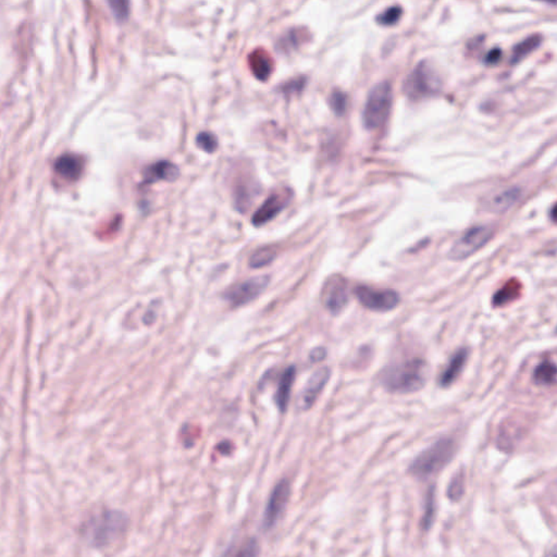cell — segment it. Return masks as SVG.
Wrapping results in <instances>:
<instances>
[{
    "label": "cell",
    "instance_id": "6da1fadb",
    "mask_svg": "<svg viewBox=\"0 0 557 557\" xmlns=\"http://www.w3.org/2000/svg\"><path fill=\"white\" fill-rule=\"evenodd\" d=\"M129 527V518L125 512L104 510L91 516L81 527V535L87 544L104 547L119 540Z\"/></svg>",
    "mask_w": 557,
    "mask_h": 557
},
{
    "label": "cell",
    "instance_id": "7a4b0ae2",
    "mask_svg": "<svg viewBox=\"0 0 557 557\" xmlns=\"http://www.w3.org/2000/svg\"><path fill=\"white\" fill-rule=\"evenodd\" d=\"M429 367L425 361L413 359L391 366L383 372V388L393 394H411L421 391L428 381Z\"/></svg>",
    "mask_w": 557,
    "mask_h": 557
},
{
    "label": "cell",
    "instance_id": "3957f363",
    "mask_svg": "<svg viewBox=\"0 0 557 557\" xmlns=\"http://www.w3.org/2000/svg\"><path fill=\"white\" fill-rule=\"evenodd\" d=\"M455 452L456 444L452 439H440L414 460L409 466V473L421 480L428 479L446 467Z\"/></svg>",
    "mask_w": 557,
    "mask_h": 557
},
{
    "label": "cell",
    "instance_id": "277c9868",
    "mask_svg": "<svg viewBox=\"0 0 557 557\" xmlns=\"http://www.w3.org/2000/svg\"><path fill=\"white\" fill-rule=\"evenodd\" d=\"M392 100L390 83L380 82L371 88L363 111V125L367 129H378L386 121L392 108Z\"/></svg>",
    "mask_w": 557,
    "mask_h": 557
},
{
    "label": "cell",
    "instance_id": "5b68a950",
    "mask_svg": "<svg viewBox=\"0 0 557 557\" xmlns=\"http://www.w3.org/2000/svg\"><path fill=\"white\" fill-rule=\"evenodd\" d=\"M440 87L441 80L438 72L429 63L423 61L416 65L411 74L408 75L404 84V91L407 97L419 100L437 94Z\"/></svg>",
    "mask_w": 557,
    "mask_h": 557
},
{
    "label": "cell",
    "instance_id": "8992f818",
    "mask_svg": "<svg viewBox=\"0 0 557 557\" xmlns=\"http://www.w3.org/2000/svg\"><path fill=\"white\" fill-rule=\"evenodd\" d=\"M354 295L361 306L377 313L393 311L400 301V294L394 290L377 289L367 285H359L354 289Z\"/></svg>",
    "mask_w": 557,
    "mask_h": 557
},
{
    "label": "cell",
    "instance_id": "52a82bcc",
    "mask_svg": "<svg viewBox=\"0 0 557 557\" xmlns=\"http://www.w3.org/2000/svg\"><path fill=\"white\" fill-rule=\"evenodd\" d=\"M492 237L493 230L490 226H473L455 242L448 253V257L453 260H464L483 249Z\"/></svg>",
    "mask_w": 557,
    "mask_h": 557
},
{
    "label": "cell",
    "instance_id": "ba28073f",
    "mask_svg": "<svg viewBox=\"0 0 557 557\" xmlns=\"http://www.w3.org/2000/svg\"><path fill=\"white\" fill-rule=\"evenodd\" d=\"M270 282V276H260L247 278L245 281L234 284L224 292L223 297L231 306H243L249 301H254L266 290Z\"/></svg>",
    "mask_w": 557,
    "mask_h": 557
},
{
    "label": "cell",
    "instance_id": "9c48e42d",
    "mask_svg": "<svg viewBox=\"0 0 557 557\" xmlns=\"http://www.w3.org/2000/svg\"><path fill=\"white\" fill-rule=\"evenodd\" d=\"M321 301L327 311L338 315L348 304V284L341 274H334L324 282Z\"/></svg>",
    "mask_w": 557,
    "mask_h": 557
},
{
    "label": "cell",
    "instance_id": "30bf717a",
    "mask_svg": "<svg viewBox=\"0 0 557 557\" xmlns=\"http://www.w3.org/2000/svg\"><path fill=\"white\" fill-rule=\"evenodd\" d=\"M293 191L289 187H280L272 191L264 204L253 214L251 222L255 226H264L272 221L291 202Z\"/></svg>",
    "mask_w": 557,
    "mask_h": 557
},
{
    "label": "cell",
    "instance_id": "8fae6325",
    "mask_svg": "<svg viewBox=\"0 0 557 557\" xmlns=\"http://www.w3.org/2000/svg\"><path fill=\"white\" fill-rule=\"evenodd\" d=\"M290 495H291V485H290L289 481L283 479L276 483L272 494L269 496L266 510H265L264 518H262V528L265 530H270L276 526L285 510L286 505L289 502Z\"/></svg>",
    "mask_w": 557,
    "mask_h": 557
},
{
    "label": "cell",
    "instance_id": "7c38bea8",
    "mask_svg": "<svg viewBox=\"0 0 557 557\" xmlns=\"http://www.w3.org/2000/svg\"><path fill=\"white\" fill-rule=\"evenodd\" d=\"M330 369L328 367H322L311 375L297 400V407L301 411H308L313 407V404L316 403L317 398L330 379Z\"/></svg>",
    "mask_w": 557,
    "mask_h": 557
},
{
    "label": "cell",
    "instance_id": "4fadbf2b",
    "mask_svg": "<svg viewBox=\"0 0 557 557\" xmlns=\"http://www.w3.org/2000/svg\"><path fill=\"white\" fill-rule=\"evenodd\" d=\"M180 177V169L177 164L168 160H160L150 164L143 171V181L141 185H154L157 181L173 182Z\"/></svg>",
    "mask_w": 557,
    "mask_h": 557
},
{
    "label": "cell",
    "instance_id": "5bb4252c",
    "mask_svg": "<svg viewBox=\"0 0 557 557\" xmlns=\"http://www.w3.org/2000/svg\"><path fill=\"white\" fill-rule=\"evenodd\" d=\"M468 356H469V352H468L467 348H460L452 356V359L448 361V366L441 373L440 380L439 381H440V386L442 388H448L457 380L460 373L465 368Z\"/></svg>",
    "mask_w": 557,
    "mask_h": 557
},
{
    "label": "cell",
    "instance_id": "9a60e30c",
    "mask_svg": "<svg viewBox=\"0 0 557 557\" xmlns=\"http://www.w3.org/2000/svg\"><path fill=\"white\" fill-rule=\"evenodd\" d=\"M84 164L81 157L77 155H63L55 162V171L60 177L69 181H77L82 174Z\"/></svg>",
    "mask_w": 557,
    "mask_h": 557
},
{
    "label": "cell",
    "instance_id": "2e32d148",
    "mask_svg": "<svg viewBox=\"0 0 557 557\" xmlns=\"http://www.w3.org/2000/svg\"><path fill=\"white\" fill-rule=\"evenodd\" d=\"M249 65L251 71L259 81L268 80L274 71V61L268 52L262 48H258L249 56Z\"/></svg>",
    "mask_w": 557,
    "mask_h": 557
},
{
    "label": "cell",
    "instance_id": "e0dca14e",
    "mask_svg": "<svg viewBox=\"0 0 557 557\" xmlns=\"http://www.w3.org/2000/svg\"><path fill=\"white\" fill-rule=\"evenodd\" d=\"M296 370L294 366H290L282 373L281 379L278 381V390H276L274 400L276 407L281 413L286 411L291 398L292 386L295 381Z\"/></svg>",
    "mask_w": 557,
    "mask_h": 557
},
{
    "label": "cell",
    "instance_id": "ac0fdd59",
    "mask_svg": "<svg viewBox=\"0 0 557 557\" xmlns=\"http://www.w3.org/2000/svg\"><path fill=\"white\" fill-rule=\"evenodd\" d=\"M520 194H521V189L519 187H508L487 201V209L490 212L502 214L517 202Z\"/></svg>",
    "mask_w": 557,
    "mask_h": 557
},
{
    "label": "cell",
    "instance_id": "d6986e66",
    "mask_svg": "<svg viewBox=\"0 0 557 557\" xmlns=\"http://www.w3.org/2000/svg\"><path fill=\"white\" fill-rule=\"evenodd\" d=\"M541 40H542L541 35L535 34L531 35V36H528L527 38L520 42L519 44L516 45L515 48L512 49L510 63H512V65H515V63L521 61L524 58L529 55L530 52H533V50L539 47L540 44H541Z\"/></svg>",
    "mask_w": 557,
    "mask_h": 557
},
{
    "label": "cell",
    "instance_id": "ffe728a7",
    "mask_svg": "<svg viewBox=\"0 0 557 557\" xmlns=\"http://www.w3.org/2000/svg\"><path fill=\"white\" fill-rule=\"evenodd\" d=\"M556 365L551 361H544L535 367L533 380L538 386H552L556 382Z\"/></svg>",
    "mask_w": 557,
    "mask_h": 557
},
{
    "label": "cell",
    "instance_id": "44dd1931",
    "mask_svg": "<svg viewBox=\"0 0 557 557\" xmlns=\"http://www.w3.org/2000/svg\"><path fill=\"white\" fill-rule=\"evenodd\" d=\"M520 292H521V284L512 280L495 293L494 297H493V305L496 307L508 305L510 301H514L517 297H519Z\"/></svg>",
    "mask_w": 557,
    "mask_h": 557
},
{
    "label": "cell",
    "instance_id": "7402d4cb",
    "mask_svg": "<svg viewBox=\"0 0 557 557\" xmlns=\"http://www.w3.org/2000/svg\"><path fill=\"white\" fill-rule=\"evenodd\" d=\"M276 256V249L274 246H262L251 254L249 258V267L253 269L262 268L272 264Z\"/></svg>",
    "mask_w": 557,
    "mask_h": 557
},
{
    "label": "cell",
    "instance_id": "603a6c76",
    "mask_svg": "<svg viewBox=\"0 0 557 557\" xmlns=\"http://www.w3.org/2000/svg\"><path fill=\"white\" fill-rule=\"evenodd\" d=\"M403 13V9L400 6H391L386 8V10L382 11L380 15L377 17V22L383 26H392L396 24L400 20Z\"/></svg>",
    "mask_w": 557,
    "mask_h": 557
},
{
    "label": "cell",
    "instance_id": "cb8c5ba5",
    "mask_svg": "<svg viewBox=\"0 0 557 557\" xmlns=\"http://www.w3.org/2000/svg\"><path fill=\"white\" fill-rule=\"evenodd\" d=\"M329 104L336 116L344 115L347 108V96L341 90H334L329 96Z\"/></svg>",
    "mask_w": 557,
    "mask_h": 557
},
{
    "label": "cell",
    "instance_id": "d4e9b609",
    "mask_svg": "<svg viewBox=\"0 0 557 557\" xmlns=\"http://www.w3.org/2000/svg\"><path fill=\"white\" fill-rule=\"evenodd\" d=\"M260 552L258 541L254 538H249L241 543L233 557H258Z\"/></svg>",
    "mask_w": 557,
    "mask_h": 557
},
{
    "label": "cell",
    "instance_id": "484cf974",
    "mask_svg": "<svg viewBox=\"0 0 557 557\" xmlns=\"http://www.w3.org/2000/svg\"><path fill=\"white\" fill-rule=\"evenodd\" d=\"M218 139L216 135L210 132H201L196 137V145L204 152L212 154L218 148Z\"/></svg>",
    "mask_w": 557,
    "mask_h": 557
},
{
    "label": "cell",
    "instance_id": "4316f807",
    "mask_svg": "<svg viewBox=\"0 0 557 557\" xmlns=\"http://www.w3.org/2000/svg\"><path fill=\"white\" fill-rule=\"evenodd\" d=\"M464 478L462 477V475L456 476L452 481H450V485H448V498L453 501H458L460 498H462V495L464 493Z\"/></svg>",
    "mask_w": 557,
    "mask_h": 557
},
{
    "label": "cell",
    "instance_id": "83f0119b",
    "mask_svg": "<svg viewBox=\"0 0 557 557\" xmlns=\"http://www.w3.org/2000/svg\"><path fill=\"white\" fill-rule=\"evenodd\" d=\"M109 6L118 20L125 21L127 19L130 13L129 3L127 1H122V0L109 1Z\"/></svg>",
    "mask_w": 557,
    "mask_h": 557
},
{
    "label": "cell",
    "instance_id": "f1b7e54d",
    "mask_svg": "<svg viewBox=\"0 0 557 557\" xmlns=\"http://www.w3.org/2000/svg\"><path fill=\"white\" fill-rule=\"evenodd\" d=\"M305 83H306L305 77H297V79H294V80L289 81V82H286L285 84L282 85V92L285 95L299 93L303 90V87L305 86Z\"/></svg>",
    "mask_w": 557,
    "mask_h": 557
},
{
    "label": "cell",
    "instance_id": "f546056e",
    "mask_svg": "<svg viewBox=\"0 0 557 557\" xmlns=\"http://www.w3.org/2000/svg\"><path fill=\"white\" fill-rule=\"evenodd\" d=\"M501 58H502V49L494 47L487 52V55L483 58V63L487 65H494L500 61Z\"/></svg>",
    "mask_w": 557,
    "mask_h": 557
},
{
    "label": "cell",
    "instance_id": "4dcf8cb0",
    "mask_svg": "<svg viewBox=\"0 0 557 557\" xmlns=\"http://www.w3.org/2000/svg\"><path fill=\"white\" fill-rule=\"evenodd\" d=\"M327 351L324 347H317L311 352L309 359L313 363H319V361H324L326 359Z\"/></svg>",
    "mask_w": 557,
    "mask_h": 557
},
{
    "label": "cell",
    "instance_id": "1f68e13d",
    "mask_svg": "<svg viewBox=\"0 0 557 557\" xmlns=\"http://www.w3.org/2000/svg\"><path fill=\"white\" fill-rule=\"evenodd\" d=\"M555 212H556V209H555V206H553L552 217H551V218H552L553 221H555Z\"/></svg>",
    "mask_w": 557,
    "mask_h": 557
},
{
    "label": "cell",
    "instance_id": "d6a6232c",
    "mask_svg": "<svg viewBox=\"0 0 557 557\" xmlns=\"http://www.w3.org/2000/svg\"><path fill=\"white\" fill-rule=\"evenodd\" d=\"M547 557H555V552H554V551H553V552H552V555H551V556H547Z\"/></svg>",
    "mask_w": 557,
    "mask_h": 557
}]
</instances>
